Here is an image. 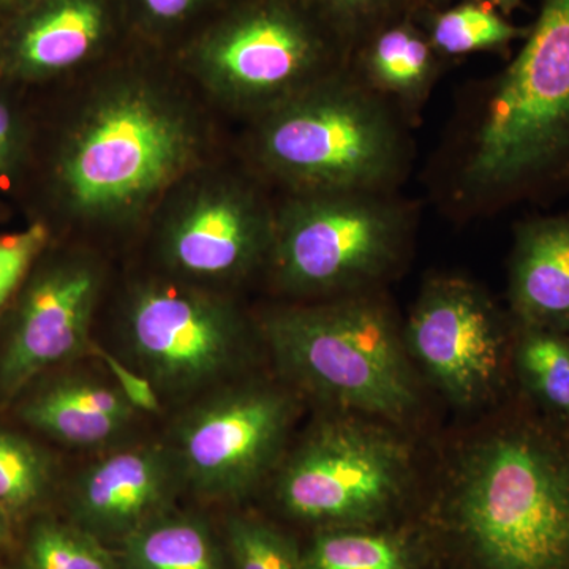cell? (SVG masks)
Returning <instances> with one entry per match:
<instances>
[{
  "mask_svg": "<svg viewBox=\"0 0 569 569\" xmlns=\"http://www.w3.org/2000/svg\"><path fill=\"white\" fill-rule=\"evenodd\" d=\"M518 54L468 89L430 170L448 216H496L569 189V0H542Z\"/></svg>",
  "mask_w": 569,
  "mask_h": 569,
  "instance_id": "1",
  "label": "cell"
},
{
  "mask_svg": "<svg viewBox=\"0 0 569 569\" xmlns=\"http://www.w3.org/2000/svg\"><path fill=\"white\" fill-rule=\"evenodd\" d=\"M201 132L163 86L108 84L67 133L56 176L67 208L86 222L132 219L197 163Z\"/></svg>",
  "mask_w": 569,
  "mask_h": 569,
  "instance_id": "2",
  "label": "cell"
},
{
  "mask_svg": "<svg viewBox=\"0 0 569 569\" xmlns=\"http://www.w3.org/2000/svg\"><path fill=\"white\" fill-rule=\"evenodd\" d=\"M452 512L485 569H569V436L535 421L490 433L460 460Z\"/></svg>",
  "mask_w": 569,
  "mask_h": 569,
  "instance_id": "3",
  "label": "cell"
},
{
  "mask_svg": "<svg viewBox=\"0 0 569 569\" xmlns=\"http://www.w3.org/2000/svg\"><path fill=\"white\" fill-rule=\"evenodd\" d=\"M410 129L347 69L258 114L252 152L290 193L397 192L413 159Z\"/></svg>",
  "mask_w": 569,
  "mask_h": 569,
  "instance_id": "4",
  "label": "cell"
},
{
  "mask_svg": "<svg viewBox=\"0 0 569 569\" xmlns=\"http://www.w3.org/2000/svg\"><path fill=\"white\" fill-rule=\"evenodd\" d=\"M277 369L313 399L402 419L417 385L391 312L367 293L279 307L261 318Z\"/></svg>",
  "mask_w": 569,
  "mask_h": 569,
  "instance_id": "5",
  "label": "cell"
},
{
  "mask_svg": "<svg viewBox=\"0 0 569 569\" xmlns=\"http://www.w3.org/2000/svg\"><path fill=\"white\" fill-rule=\"evenodd\" d=\"M417 217L397 192L290 193L276 209L266 264L291 296L367 293L406 257Z\"/></svg>",
  "mask_w": 569,
  "mask_h": 569,
  "instance_id": "6",
  "label": "cell"
},
{
  "mask_svg": "<svg viewBox=\"0 0 569 569\" xmlns=\"http://www.w3.org/2000/svg\"><path fill=\"white\" fill-rule=\"evenodd\" d=\"M351 50L339 29L325 31L288 0H260L216 31L197 62L217 97L258 116L347 70Z\"/></svg>",
  "mask_w": 569,
  "mask_h": 569,
  "instance_id": "7",
  "label": "cell"
},
{
  "mask_svg": "<svg viewBox=\"0 0 569 569\" xmlns=\"http://www.w3.org/2000/svg\"><path fill=\"white\" fill-rule=\"evenodd\" d=\"M134 369L160 396H189L233 376L249 351V328L233 302L193 283L137 284L123 310Z\"/></svg>",
  "mask_w": 569,
  "mask_h": 569,
  "instance_id": "8",
  "label": "cell"
},
{
  "mask_svg": "<svg viewBox=\"0 0 569 569\" xmlns=\"http://www.w3.org/2000/svg\"><path fill=\"white\" fill-rule=\"evenodd\" d=\"M407 462L403 445L378 427L325 422L283 463L276 498L302 522L329 529L370 522L402 492Z\"/></svg>",
  "mask_w": 569,
  "mask_h": 569,
  "instance_id": "9",
  "label": "cell"
},
{
  "mask_svg": "<svg viewBox=\"0 0 569 569\" xmlns=\"http://www.w3.org/2000/svg\"><path fill=\"white\" fill-rule=\"evenodd\" d=\"M295 400L269 385H239L203 397L176 422L170 449L183 488L208 500H238L276 466Z\"/></svg>",
  "mask_w": 569,
  "mask_h": 569,
  "instance_id": "10",
  "label": "cell"
},
{
  "mask_svg": "<svg viewBox=\"0 0 569 569\" xmlns=\"http://www.w3.org/2000/svg\"><path fill=\"white\" fill-rule=\"evenodd\" d=\"M406 343L430 380L462 406L488 399L500 383L503 321L489 296L463 277H433L425 284Z\"/></svg>",
  "mask_w": 569,
  "mask_h": 569,
  "instance_id": "11",
  "label": "cell"
},
{
  "mask_svg": "<svg viewBox=\"0 0 569 569\" xmlns=\"http://www.w3.org/2000/svg\"><path fill=\"white\" fill-rule=\"evenodd\" d=\"M274 213L249 183L216 179L193 186L168 213L163 263L192 282H230L266 264Z\"/></svg>",
  "mask_w": 569,
  "mask_h": 569,
  "instance_id": "12",
  "label": "cell"
},
{
  "mask_svg": "<svg viewBox=\"0 0 569 569\" xmlns=\"http://www.w3.org/2000/svg\"><path fill=\"white\" fill-rule=\"evenodd\" d=\"M102 280L99 266L86 257L61 258L32 277L0 350V402L17 400L52 367L92 355Z\"/></svg>",
  "mask_w": 569,
  "mask_h": 569,
  "instance_id": "13",
  "label": "cell"
},
{
  "mask_svg": "<svg viewBox=\"0 0 569 569\" xmlns=\"http://www.w3.org/2000/svg\"><path fill=\"white\" fill-rule=\"evenodd\" d=\"M181 488V473L170 447L121 449L81 471L70 490V520L100 541L119 545L173 508Z\"/></svg>",
  "mask_w": 569,
  "mask_h": 569,
  "instance_id": "14",
  "label": "cell"
},
{
  "mask_svg": "<svg viewBox=\"0 0 569 569\" xmlns=\"http://www.w3.org/2000/svg\"><path fill=\"white\" fill-rule=\"evenodd\" d=\"M417 7H408L362 33L348 63V70L391 103L411 127L417 126L447 62L422 28Z\"/></svg>",
  "mask_w": 569,
  "mask_h": 569,
  "instance_id": "15",
  "label": "cell"
},
{
  "mask_svg": "<svg viewBox=\"0 0 569 569\" xmlns=\"http://www.w3.org/2000/svg\"><path fill=\"white\" fill-rule=\"evenodd\" d=\"M107 28L100 0H41L14 26L3 47V73L43 80L80 66Z\"/></svg>",
  "mask_w": 569,
  "mask_h": 569,
  "instance_id": "16",
  "label": "cell"
},
{
  "mask_svg": "<svg viewBox=\"0 0 569 569\" xmlns=\"http://www.w3.org/2000/svg\"><path fill=\"white\" fill-rule=\"evenodd\" d=\"M509 302L519 325L569 332V212L516 224Z\"/></svg>",
  "mask_w": 569,
  "mask_h": 569,
  "instance_id": "17",
  "label": "cell"
},
{
  "mask_svg": "<svg viewBox=\"0 0 569 569\" xmlns=\"http://www.w3.org/2000/svg\"><path fill=\"white\" fill-rule=\"evenodd\" d=\"M138 411L111 385L62 377L26 397L18 408L24 425L71 448L92 449L122 436Z\"/></svg>",
  "mask_w": 569,
  "mask_h": 569,
  "instance_id": "18",
  "label": "cell"
},
{
  "mask_svg": "<svg viewBox=\"0 0 569 569\" xmlns=\"http://www.w3.org/2000/svg\"><path fill=\"white\" fill-rule=\"evenodd\" d=\"M122 569H223V553L201 516L170 508L118 545Z\"/></svg>",
  "mask_w": 569,
  "mask_h": 569,
  "instance_id": "19",
  "label": "cell"
},
{
  "mask_svg": "<svg viewBox=\"0 0 569 569\" xmlns=\"http://www.w3.org/2000/svg\"><path fill=\"white\" fill-rule=\"evenodd\" d=\"M419 21L447 62L473 52L505 50L529 33V28L512 24L492 7L468 0L448 10L429 11Z\"/></svg>",
  "mask_w": 569,
  "mask_h": 569,
  "instance_id": "20",
  "label": "cell"
},
{
  "mask_svg": "<svg viewBox=\"0 0 569 569\" xmlns=\"http://www.w3.org/2000/svg\"><path fill=\"white\" fill-rule=\"evenodd\" d=\"M519 326L515 362L520 381L539 406L569 425V332Z\"/></svg>",
  "mask_w": 569,
  "mask_h": 569,
  "instance_id": "21",
  "label": "cell"
},
{
  "mask_svg": "<svg viewBox=\"0 0 569 569\" xmlns=\"http://www.w3.org/2000/svg\"><path fill=\"white\" fill-rule=\"evenodd\" d=\"M18 549L21 569H122L104 542L70 519H33Z\"/></svg>",
  "mask_w": 569,
  "mask_h": 569,
  "instance_id": "22",
  "label": "cell"
},
{
  "mask_svg": "<svg viewBox=\"0 0 569 569\" xmlns=\"http://www.w3.org/2000/svg\"><path fill=\"white\" fill-rule=\"evenodd\" d=\"M52 485L47 452L0 427V511L17 527L43 503Z\"/></svg>",
  "mask_w": 569,
  "mask_h": 569,
  "instance_id": "23",
  "label": "cell"
},
{
  "mask_svg": "<svg viewBox=\"0 0 569 569\" xmlns=\"http://www.w3.org/2000/svg\"><path fill=\"white\" fill-rule=\"evenodd\" d=\"M306 569H411L410 548L402 538L348 529H329L302 553Z\"/></svg>",
  "mask_w": 569,
  "mask_h": 569,
  "instance_id": "24",
  "label": "cell"
},
{
  "mask_svg": "<svg viewBox=\"0 0 569 569\" xmlns=\"http://www.w3.org/2000/svg\"><path fill=\"white\" fill-rule=\"evenodd\" d=\"M233 569H306L293 539L253 516H231L224 527Z\"/></svg>",
  "mask_w": 569,
  "mask_h": 569,
  "instance_id": "25",
  "label": "cell"
},
{
  "mask_svg": "<svg viewBox=\"0 0 569 569\" xmlns=\"http://www.w3.org/2000/svg\"><path fill=\"white\" fill-rule=\"evenodd\" d=\"M50 231L43 223L0 238V310L20 288L32 264L43 252Z\"/></svg>",
  "mask_w": 569,
  "mask_h": 569,
  "instance_id": "26",
  "label": "cell"
},
{
  "mask_svg": "<svg viewBox=\"0 0 569 569\" xmlns=\"http://www.w3.org/2000/svg\"><path fill=\"white\" fill-rule=\"evenodd\" d=\"M323 11L351 43L392 14L413 7L411 0H316Z\"/></svg>",
  "mask_w": 569,
  "mask_h": 569,
  "instance_id": "27",
  "label": "cell"
},
{
  "mask_svg": "<svg viewBox=\"0 0 569 569\" xmlns=\"http://www.w3.org/2000/svg\"><path fill=\"white\" fill-rule=\"evenodd\" d=\"M92 355L107 366L111 373L114 387L123 396V399L141 413H159L162 410V396L159 395L148 377L142 376L140 370L132 365L123 362L119 356L110 353L103 347L93 343Z\"/></svg>",
  "mask_w": 569,
  "mask_h": 569,
  "instance_id": "28",
  "label": "cell"
},
{
  "mask_svg": "<svg viewBox=\"0 0 569 569\" xmlns=\"http://www.w3.org/2000/svg\"><path fill=\"white\" fill-rule=\"evenodd\" d=\"M24 151L26 132L20 112L0 93V186L18 174Z\"/></svg>",
  "mask_w": 569,
  "mask_h": 569,
  "instance_id": "29",
  "label": "cell"
},
{
  "mask_svg": "<svg viewBox=\"0 0 569 569\" xmlns=\"http://www.w3.org/2000/svg\"><path fill=\"white\" fill-rule=\"evenodd\" d=\"M200 0H142L144 9L160 21H173L189 13Z\"/></svg>",
  "mask_w": 569,
  "mask_h": 569,
  "instance_id": "30",
  "label": "cell"
},
{
  "mask_svg": "<svg viewBox=\"0 0 569 569\" xmlns=\"http://www.w3.org/2000/svg\"><path fill=\"white\" fill-rule=\"evenodd\" d=\"M17 527L7 518L6 512L0 511V549L14 550L18 549Z\"/></svg>",
  "mask_w": 569,
  "mask_h": 569,
  "instance_id": "31",
  "label": "cell"
},
{
  "mask_svg": "<svg viewBox=\"0 0 569 569\" xmlns=\"http://www.w3.org/2000/svg\"><path fill=\"white\" fill-rule=\"evenodd\" d=\"M438 2H445V0H438ZM468 2L485 3V6L492 7V9L508 17V14H511L512 11L518 10L522 6L523 0H468Z\"/></svg>",
  "mask_w": 569,
  "mask_h": 569,
  "instance_id": "32",
  "label": "cell"
},
{
  "mask_svg": "<svg viewBox=\"0 0 569 569\" xmlns=\"http://www.w3.org/2000/svg\"><path fill=\"white\" fill-rule=\"evenodd\" d=\"M0 569H21L20 567H6V565H0Z\"/></svg>",
  "mask_w": 569,
  "mask_h": 569,
  "instance_id": "33",
  "label": "cell"
},
{
  "mask_svg": "<svg viewBox=\"0 0 569 569\" xmlns=\"http://www.w3.org/2000/svg\"><path fill=\"white\" fill-rule=\"evenodd\" d=\"M10 2H17V0H0V3H10Z\"/></svg>",
  "mask_w": 569,
  "mask_h": 569,
  "instance_id": "34",
  "label": "cell"
}]
</instances>
